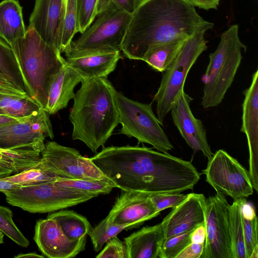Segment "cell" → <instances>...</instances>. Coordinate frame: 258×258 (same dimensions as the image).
Here are the masks:
<instances>
[{
	"instance_id": "23",
	"label": "cell",
	"mask_w": 258,
	"mask_h": 258,
	"mask_svg": "<svg viewBox=\"0 0 258 258\" xmlns=\"http://www.w3.org/2000/svg\"><path fill=\"white\" fill-rule=\"evenodd\" d=\"M47 217L54 219L64 235L72 240L87 237L92 228L86 217L71 210H60Z\"/></svg>"
},
{
	"instance_id": "28",
	"label": "cell",
	"mask_w": 258,
	"mask_h": 258,
	"mask_svg": "<svg viewBox=\"0 0 258 258\" xmlns=\"http://www.w3.org/2000/svg\"><path fill=\"white\" fill-rule=\"evenodd\" d=\"M0 72L24 90L22 76L13 51L11 46L1 38Z\"/></svg>"
},
{
	"instance_id": "8",
	"label": "cell",
	"mask_w": 258,
	"mask_h": 258,
	"mask_svg": "<svg viewBox=\"0 0 258 258\" xmlns=\"http://www.w3.org/2000/svg\"><path fill=\"white\" fill-rule=\"evenodd\" d=\"M91 25L75 41L65 54L103 51H120L131 14L115 9L100 13Z\"/></svg>"
},
{
	"instance_id": "12",
	"label": "cell",
	"mask_w": 258,
	"mask_h": 258,
	"mask_svg": "<svg viewBox=\"0 0 258 258\" xmlns=\"http://www.w3.org/2000/svg\"><path fill=\"white\" fill-rule=\"evenodd\" d=\"M229 204L226 196L217 194L206 198V238L200 258H232L229 231Z\"/></svg>"
},
{
	"instance_id": "38",
	"label": "cell",
	"mask_w": 258,
	"mask_h": 258,
	"mask_svg": "<svg viewBox=\"0 0 258 258\" xmlns=\"http://www.w3.org/2000/svg\"><path fill=\"white\" fill-rule=\"evenodd\" d=\"M139 2L140 0H100L98 14L110 8L117 9L132 14Z\"/></svg>"
},
{
	"instance_id": "41",
	"label": "cell",
	"mask_w": 258,
	"mask_h": 258,
	"mask_svg": "<svg viewBox=\"0 0 258 258\" xmlns=\"http://www.w3.org/2000/svg\"><path fill=\"white\" fill-rule=\"evenodd\" d=\"M191 242L202 243L205 242L206 238V228L203 223L197 227L191 233Z\"/></svg>"
},
{
	"instance_id": "4",
	"label": "cell",
	"mask_w": 258,
	"mask_h": 258,
	"mask_svg": "<svg viewBox=\"0 0 258 258\" xmlns=\"http://www.w3.org/2000/svg\"><path fill=\"white\" fill-rule=\"evenodd\" d=\"M246 46L238 35V26L233 25L221 36L216 49L209 54V62L201 80L204 84L201 105L205 109L221 104L232 84Z\"/></svg>"
},
{
	"instance_id": "6",
	"label": "cell",
	"mask_w": 258,
	"mask_h": 258,
	"mask_svg": "<svg viewBox=\"0 0 258 258\" xmlns=\"http://www.w3.org/2000/svg\"><path fill=\"white\" fill-rule=\"evenodd\" d=\"M114 98L121 125L118 134L135 138L139 143L150 144L159 152L167 153L173 149L153 111L152 103L132 100L116 90Z\"/></svg>"
},
{
	"instance_id": "7",
	"label": "cell",
	"mask_w": 258,
	"mask_h": 258,
	"mask_svg": "<svg viewBox=\"0 0 258 258\" xmlns=\"http://www.w3.org/2000/svg\"><path fill=\"white\" fill-rule=\"evenodd\" d=\"M4 194L8 203L32 213L52 212L95 198L82 191L57 186L52 181L19 186Z\"/></svg>"
},
{
	"instance_id": "15",
	"label": "cell",
	"mask_w": 258,
	"mask_h": 258,
	"mask_svg": "<svg viewBox=\"0 0 258 258\" xmlns=\"http://www.w3.org/2000/svg\"><path fill=\"white\" fill-rule=\"evenodd\" d=\"M150 194L135 190H123L106 217L113 224L126 225L129 229L137 228L160 213L155 208Z\"/></svg>"
},
{
	"instance_id": "24",
	"label": "cell",
	"mask_w": 258,
	"mask_h": 258,
	"mask_svg": "<svg viewBox=\"0 0 258 258\" xmlns=\"http://www.w3.org/2000/svg\"><path fill=\"white\" fill-rule=\"evenodd\" d=\"M186 40L154 46L146 51L142 60L155 71L163 73L174 61Z\"/></svg>"
},
{
	"instance_id": "48",
	"label": "cell",
	"mask_w": 258,
	"mask_h": 258,
	"mask_svg": "<svg viewBox=\"0 0 258 258\" xmlns=\"http://www.w3.org/2000/svg\"><path fill=\"white\" fill-rule=\"evenodd\" d=\"M258 257V246L255 247L253 250L250 258H257Z\"/></svg>"
},
{
	"instance_id": "34",
	"label": "cell",
	"mask_w": 258,
	"mask_h": 258,
	"mask_svg": "<svg viewBox=\"0 0 258 258\" xmlns=\"http://www.w3.org/2000/svg\"><path fill=\"white\" fill-rule=\"evenodd\" d=\"M100 0H78V30L82 33L98 15Z\"/></svg>"
},
{
	"instance_id": "10",
	"label": "cell",
	"mask_w": 258,
	"mask_h": 258,
	"mask_svg": "<svg viewBox=\"0 0 258 258\" xmlns=\"http://www.w3.org/2000/svg\"><path fill=\"white\" fill-rule=\"evenodd\" d=\"M54 137L49 114L42 108L13 122L0 125V149L43 151L46 138Z\"/></svg>"
},
{
	"instance_id": "2",
	"label": "cell",
	"mask_w": 258,
	"mask_h": 258,
	"mask_svg": "<svg viewBox=\"0 0 258 258\" xmlns=\"http://www.w3.org/2000/svg\"><path fill=\"white\" fill-rule=\"evenodd\" d=\"M81 83L69 115L73 126L72 138L96 153L119 123L115 89L105 77L85 79Z\"/></svg>"
},
{
	"instance_id": "5",
	"label": "cell",
	"mask_w": 258,
	"mask_h": 258,
	"mask_svg": "<svg viewBox=\"0 0 258 258\" xmlns=\"http://www.w3.org/2000/svg\"><path fill=\"white\" fill-rule=\"evenodd\" d=\"M205 32H197L187 38L179 53L163 73L153 101L156 103L157 117L162 126L166 116L184 91L186 77L200 55L207 49Z\"/></svg>"
},
{
	"instance_id": "35",
	"label": "cell",
	"mask_w": 258,
	"mask_h": 258,
	"mask_svg": "<svg viewBox=\"0 0 258 258\" xmlns=\"http://www.w3.org/2000/svg\"><path fill=\"white\" fill-rule=\"evenodd\" d=\"M242 219L246 258H250L253 250L258 246V220L257 216L251 220Z\"/></svg>"
},
{
	"instance_id": "3",
	"label": "cell",
	"mask_w": 258,
	"mask_h": 258,
	"mask_svg": "<svg viewBox=\"0 0 258 258\" xmlns=\"http://www.w3.org/2000/svg\"><path fill=\"white\" fill-rule=\"evenodd\" d=\"M27 94L44 109L52 76L66 61L61 53L47 44L32 28L10 45Z\"/></svg>"
},
{
	"instance_id": "36",
	"label": "cell",
	"mask_w": 258,
	"mask_h": 258,
	"mask_svg": "<svg viewBox=\"0 0 258 258\" xmlns=\"http://www.w3.org/2000/svg\"><path fill=\"white\" fill-rule=\"evenodd\" d=\"M187 195L180 193H164L150 195L149 197L158 212L169 208H174L181 203Z\"/></svg>"
},
{
	"instance_id": "25",
	"label": "cell",
	"mask_w": 258,
	"mask_h": 258,
	"mask_svg": "<svg viewBox=\"0 0 258 258\" xmlns=\"http://www.w3.org/2000/svg\"><path fill=\"white\" fill-rule=\"evenodd\" d=\"M245 198L234 200L228 210L232 258H246L241 206Z\"/></svg>"
},
{
	"instance_id": "43",
	"label": "cell",
	"mask_w": 258,
	"mask_h": 258,
	"mask_svg": "<svg viewBox=\"0 0 258 258\" xmlns=\"http://www.w3.org/2000/svg\"><path fill=\"white\" fill-rule=\"evenodd\" d=\"M194 6L204 10L216 9L218 5L213 0H189Z\"/></svg>"
},
{
	"instance_id": "18",
	"label": "cell",
	"mask_w": 258,
	"mask_h": 258,
	"mask_svg": "<svg viewBox=\"0 0 258 258\" xmlns=\"http://www.w3.org/2000/svg\"><path fill=\"white\" fill-rule=\"evenodd\" d=\"M206 198L202 194L190 193L161 222L165 238L194 230L205 223Z\"/></svg>"
},
{
	"instance_id": "26",
	"label": "cell",
	"mask_w": 258,
	"mask_h": 258,
	"mask_svg": "<svg viewBox=\"0 0 258 258\" xmlns=\"http://www.w3.org/2000/svg\"><path fill=\"white\" fill-rule=\"evenodd\" d=\"M52 182L59 186L67 187L94 196L109 194L115 184L109 179L97 180L57 177Z\"/></svg>"
},
{
	"instance_id": "49",
	"label": "cell",
	"mask_w": 258,
	"mask_h": 258,
	"mask_svg": "<svg viewBox=\"0 0 258 258\" xmlns=\"http://www.w3.org/2000/svg\"><path fill=\"white\" fill-rule=\"evenodd\" d=\"M4 234L0 231V244L4 243Z\"/></svg>"
},
{
	"instance_id": "30",
	"label": "cell",
	"mask_w": 258,
	"mask_h": 258,
	"mask_svg": "<svg viewBox=\"0 0 258 258\" xmlns=\"http://www.w3.org/2000/svg\"><path fill=\"white\" fill-rule=\"evenodd\" d=\"M78 32V0H65L61 53L69 48Z\"/></svg>"
},
{
	"instance_id": "29",
	"label": "cell",
	"mask_w": 258,
	"mask_h": 258,
	"mask_svg": "<svg viewBox=\"0 0 258 258\" xmlns=\"http://www.w3.org/2000/svg\"><path fill=\"white\" fill-rule=\"evenodd\" d=\"M125 229H129V226L126 225L113 224L106 217L95 227L92 228L88 234L94 250L97 252L101 250L104 244L109 240Z\"/></svg>"
},
{
	"instance_id": "20",
	"label": "cell",
	"mask_w": 258,
	"mask_h": 258,
	"mask_svg": "<svg viewBox=\"0 0 258 258\" xmlns=\"http://www.w3.org/2000/svg\"><path fill=\"white\" fill-rule=\"evenodd\" d=\"M84 78L69 66L66 60L60 69L51 79L48 90L47 100L44 110L54 114L66 108L70 100L74 98V89Z\"/></svg>"
},
{
	"instance_id": "9",
	"label": "cell",
	"mask_w": 258,
	"mask_h": 258,
	"mask_svg": "<svg viewBox=\"0 0 258 258\" xmlns=\"http://www.w3.org/2000/svg\"><path fill=\"white\" fill-rule=\"evenodd\" d=\"M203 173L217 194L230 196L233 200L246 199L253 194L248 171L224 150L213 154Z\"/></svg>"
},
{
	"instance_id": "1",
	"label": "cell",
	"mask_w": 258,
	"mask_h": 258,
	"mask_svg": "<svg viewBox=\"0 0 258 258\" xmlns=\"http://www.w3.org/2000/svg\"><path fill=\"white\" fill-rule=\"evenodd\" d=\"M214 25L189 0H140L131 14L121 51L130 59L142 60L154 46L185 40Z\"/></svg>"
},
{
	"instance_id": "31",
	"label": "cell",
	"mask_w": 258,
	"mask_h": 258,
	"mask_svg": "<svg viewBox=\"0 0 258 258\" xmlns=\"http://www.w3.org/2000/svg\"><path fill=\"white\" fill-rule=\"evenodd\" d=\"M58 176L41 168L38 165L12 175L4 177L20 186L54 181Z\"/></svg>"
},
{
	"instance_id": "50",
	"label": "cell",
	"mask_w": 258,
	"mask_h": 258,
	"mask_svg": "<svg viewBox=\"0 0 258 258\" xmlns=\"http://www.w3.org/2000/svg\"><path fill=\"white\" fill-rule=\"evenodd\" d=\"M216 5H219L220 0H213Z\"/></svg>"
},
{
	"instance_id": "16",
	"label": "cell",
	"mask_w": 258,
	"mask_h": 258,
	"mask_svg": "<svg viewBox=\"0 0 258 258\" xmlns=\"http://www.w3.org/2000/svg\"><path fill=\"white\" fill-rule=\"evenodd\" d=\"M193 98L183 91L170 110L172 119L187 145L195 152H202L209 160L214 153L202 121L195 117L191 111L190 104Z\"/></svg>"
},
{
	"instance_id": "27",
	"label": "cell",
	"mask_w": 258,
	"mask_h": 258,
	"mask_svg": "<svg viewBox=\"0 0 258 258\" xmlns=\"http://www.w3.org/2000/svg\"><path fill=\"white\" fill-rule=\"evenodd\" d=\"M41 107L31 98H24L0 93V114L24 117Z\"/></svg>"
},
{
	"instance_id": "45",
	"label": "cell",
	"mask_w": 258,
	"mask_h": 258,
	"mask_svg": "<svg viewBox=\"0 0 258 258\" xmlns=\"http://www.w3.org/2000/svg\"><path fill=\"white\" fill-rule=\"evenodd\" d=\"M22 117L17 118L12 116L0 114V125L13 122L20 120Z\"/></svg>"
},
{
	"instance_id": "32",
	"label": "cell",
	"mask_w": 258,
	"mask_h": 258,
	"mask_svg": "<svg viewBox=\"0 0 258 258\" xmlns=\"http://www.w3.org/2000/svg\"><path fill=\"white\" fill-rule=\"evenodd\" d=\"M193 230L165 238L160 248L159 257L177 258L191 242L190 236Z\"/></svg>"
},
{
	"instance_id": "19",
	"label": "cell",
	"mask_w": 258,
	"mask_h": 258,
	"mask_svg": "<svg viewBox=\"0 0 258 258\" xmlns=\"http://www.w3.org/2000/svg\"><path fill=\"white\" fill-rule=\"evenodd\" d=\"M68 64L84 78L105 77L114 71L121 58L120 51L65 54Z\"/></svg>"
},
{
	"instance_id": "13",
	"label": "cell",
	"mask_w": 258,
	"mask_h": 258,
	"mask_svg": "<svg viewBox=\"0 0 258 258\" xmlns=\"http://www.w3.org/2000/svg\"><path fill=\"white\" fill-rule=\"evenodd\" d=\"M65 0H35L28 27L61 53Z\"/></svg>"
},
{
	"instance_id": "14",
	"label": "cell",
	"mask_w": 258,
	"mask_h": 258,
	"mask_svg": "<svg viewBox=\"0 0 258 258\" xmlns=\"http://www.w3.org/2000/svg\"><path fill=\"white\" fill-rule=\"evenodd\" d=\"M33 239L43 254L49 258L74 257L85 249L87 240V237L70 240L56 221L47 217L36 222Z\"/></svg>"
},
{
	"instance_id": "46",
	"label": "cell",
	"mask_w": 258,
	"mask_h": 258,
	"mask_svg": "<svg viewBox=\"0 0 258 258\" xmlns=\"http://www.w3.org/2000/svg\"><path fill=\"white\" fill-rule=\"evenodd\" d=\"M15 258L20 257H40L43 258L44 256L35 252H29L27 253H19L14 256Z\"/></svg>"
},
{
	"instance_id": "21",
	"label": "cell",
	"mask_w": 258,
	"mask_h": 258,
	"mask_svg": "<svg viewBox=\"0 0 258 258\" xmlns=\"http://www.w3.org/2000/svg\"><path fill=\"white\" fill-rule=\"evenodd\" d=\"M165 239L160 223L146 226L124 238L127 258H157Z\"/></svg>"
},
{
	"instance_id": "22",
	"label": "cell",
	"mask_w": 258,
	"mask_h": 258,
	"mask_svg": "<svg viewBox=\"0 0 258 258\" xmlns=\"http://www.w3.org/2000/svg\"><path fill=\"white\" fill-rule=\"evenodd\" d=\"M26 30L22 7L19 1H2L0 3V38L10 45L16 40L24 37Z\"/></svg>"
},
{
	"instance_id": "44",
	"label": "cell",
	"mask_w": 258,
	"mask_h": 258,
	"mask_svg": "<svg viewBox=\"0 0 258 258\" xmlns=\"http://www.w3.org/2000/svg\"><path fill=\"white\" fill-rule=\"evenodd\" d=\"M17 184H14L5 179L4 177H0V191L4 192L7 190L19 187Z\"/></svg>"
},
{
	"instance_id": "11",
	"label": "cell",
	"mask_w": 258,
	"mask_h": 258,
	"mask_svg": "<svg viewBox=\"0 0 258 258\" xmlns=\"http://www.w3.org/2000/svg\"><path fill=\"white\" fill-rule=\"evenodd\" d=\"M38 166L58 177L105 180L107 178L90 158L76 149L48 141L45 144Z\"/></svg>"
},
{
	"instance_id": "17",
	"label": "cell",
	"mask_w": 258,
	"mask_h": 258,
	"mask_svg": "<svg viewBox=\"0 0 258 258\" xmlns=\"http://www.w3.org/2000/svg\"><path fill=\"white\" fill-rule=\"evenodd\" d=\"M240 132L246 137L249 151V174L253 189L257 192L258 70L253 74L249 87L243 91Z\"/></svg>"
},
{
	"instance_id": "39",
	"label": "cell",
	"mask_w": 258,
	"mask_h": 258,
	"mask_svg": "<svg viewBox=\"0 0 258 258\" xmlns=\"http://www.w3.org/2000/svg\"><path fill=\"white\" fill-rule=\"evenodd\" d=\"M0 93L24 98H30L26 92L0 72Z\"/></svg>"
},
{
	"instance_id": "33",
	"label": "cell",
	"mask_w": 258,
	"mask_h": 258,
	"mask_svg": "<svg viewBox=\"0 0 258 258\" xmlns=\"http://www.w3.org/2000/svg\"><path fill=\"white\" fill-rule=\"evenodd\" d=\"M0 231L19 246H29V240L14 222L12 211L2 206H0Z\"/></svg>"
},
{
	"instance_id": "40",
	"label": "cell",
	"mask_w": 258,
	"mask_h": 258,
	"mask_svg": "<svg viewBox=\"0 0 258 258\" xmlns=\"http://www.w3.org/2000/svg\"><path fill=\"white\" fill-rule=\"evenodd\" d=\"M204 243L191 242L177 258H200L203 252Z\"/></svg>"
},
{
	"instance_id": "47",
	"label": "cell",
	"mask_w": 258,
	"mask_h": 258,
	"mask_svg": "<svg viewBox=\"0 0 258 258\" xmlns=\"http://www.w3.org/2000/svg\"><path fill=\"white\" fill-rule=\"evenodd\" d=\"M13 173V171L10 168L0 164V177L8 176Z\"/></svg>"
},
{
	"instance_id": "37",
	"label": "cell",
	"mask_w": 258,
	"mask_h": 258,
	"mask_svg": "<svg viewBox=\"0 0 258 258\" xmlns=\"http://www.w3.org/2000/svg\"><path fill=\"white\" fill-rule=\"evenodd\" d=\"M96 257L127 258L126 246L124 241L120 240L117 236L111 238Z\"/></svg>"
},
{
	"instance_id": "42",
	"label": "cell",
	"mask_w": 258,
	"mask_h": 258,
	"mask_svg": "<svg viewBox=\"0 0 258 258\" xmlns=\"http://www.w3.org/2000/svg\"><path fill=\"white\" fill-rule=\"evenodd\" d=\"M241 212L242 217L251 220L256 216L253 206L246 201L241 206Z\"/></svg>"
}]
</instances>
